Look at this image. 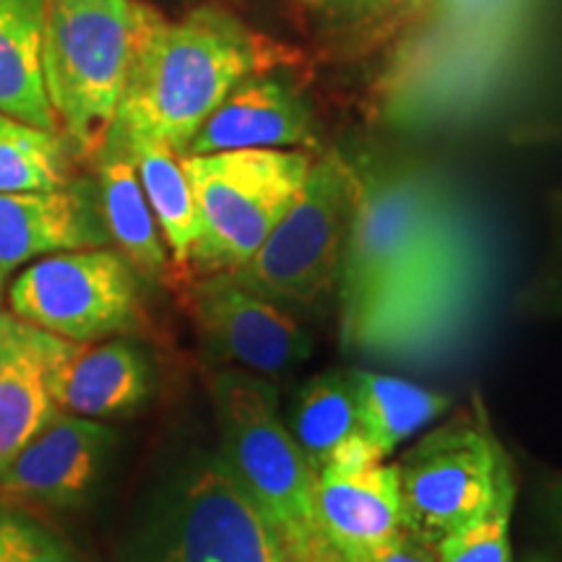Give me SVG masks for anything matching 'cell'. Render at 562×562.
Wrapping results in <instances>:
<instances>
[{
	"label": "cell",
	"mask_w": 562,
	"mask_h": 562,
	"mask_svg": "<svg viewBox=\"0 0 562 562\" xmlns=\"http://www.w3.org/2000/svg\"><path fill=\"white\" fill-rule=\"evenodd\" d=\"M261 68V42L229 13L199 9L170 21L133 0L131 63L104 144L151 140L186 154L224 97Z\"/></svg>",
	"instance_id": "1"
},
{
	"label": "cell",
	"mask_w": 562,
	"mask_h": 562,
	"mask_svg": "<svg viewBox=\"0 0 562 562\" xmlns=\"http://www.w3.org/2000/svg\"><path fill=\"white\" fill-rule=\"evenodd\" d=\"M131 47L133 0H45L47 100L83 157H97L110 136Z\"/></svg>",
	"instance_id": "2"
},
{
	"label": "cell",
	"mask_w": 562,
	"mask_h": 562,
	"mask_svg": "<svg viewBox=\"0 0 562 562\" xmlns=\"http://www.w3.org/2000/svg\"><path fill=\"white\" fill-rule=\"evenodd\" d=\"M211 398L224 467L281 542L297 544L321 533L315 516L318 476L279 417L277 389L256 372L235 368L211 378Z\"/></svg>",
	"instance_id": "3"
},
{
	"label": "cell",
	"mask_w": 562,
	"mask_h": 562,
	"mask_svg": "<svg viewBox=\"0 0 562 562\" xmlns=\"http://www.w3.org/2000/svg\"><path fill=\"white\" fill-rule=\"evenodd\" d=\"M404 531L432 547L516 490L482 402L461 409L393 463Z\"/></svg>",
	"instance_id": "4"
},
{
	"label": "cell",
	"mask_w": 562,
	"mask_h": 562,
	"mask_svg": "<svg viewBox=\"0 0 562 562\" xmlns=\"http://www.w3.org/2000/svg\"><path fill=\"white\" fill-rule=\"evenodd\" d=\"M453 214L425 175H391L360 188L339 269L347 344L357 341Z\"/></svg>",
	"instance_id": "5"
},
{
	"label": "cell",
	"mask_w": 562,
	"mask_h": 562,
	"mask_svg": "<svg viewBox=\"0 0 562 562\" xmlns=\"http://www.w3.org/2000/svg\"><path fill=\"white\" fill-rule=\"evenodd\" d=\"M311 157L284 149L182 154L203 220L191 261L235 271L261 248L311 172Z\"/></svg>",
	"instance_id": "6"
},
{
	"label": "cell",
	"mask_w": 562,
	"mask_h": 562,
	"mask_svg": "<svg viewBox=\"0 0 562 562\" xmlns=\"http://www.w3.org/2000/svg\"><path fill=\"white\" fill-rule=\"evenodd\" d=\"M357 182L339 154L311 165L300 193L281 214L237 279L252 292L286 305H315L334 286L355 216Z\"/></svg>",
	"instance_id": "7"
},
{
	"label": "cell",
	"mask_w": 562,
	"mask_h": 562,
	"mask_svg": "<svg viewBox=\"0 0 562 562\" xmlns=\"http://www.w3.org/2000/svg\"><path fill=\"white\" fill-rule=\"evenodd\" d=\"M128 562H284V542L214 456L186 474Z\"/></svg>",
	"instance_id": "8"
},
{
	"label": "cell",
	"mask_w": 562,
	"mask_h": 562,
	"mask_svg": "<svg viewBox=\"0 0 562 562\" xmlns=\"http://www.w3.org/2000/svg\"><path fill=\"white\" fill-rule=\"evenodd\" d=\"M16 318L70 341H100L136 331L138 281L123 256L102 248L53 252L13 279Z\"/></svg>",
	"instance_id": "9"
},
{
	"label": "cell",
	"mask_w": 562,
	"mask_h": 562,
	"mask_svg": "<svg viewBox=\"0 0 562 562\" xmlns=\"http://www.w3.org/2000/svg\"><path fill=\"white\" fill-rule=\"evenodd\" d=\"M516 30H484L438 21L409 42L385 83L391 117L435 121L487 97L508 66Z\"/></svg>",
	"instance_id": "10"
},
{
	"label": "cell",
	"mask_w": 562,
	"mask_h": 562,
	"mask_svg": "<svg viewBox=\"0 0 562 562\" xmlns=\"http://www.w3.org/2000/svg\"><path fill=\"white\" fill-rule=\"evenodd\" d=\"M195 326L211 351L256 375H277L311 355V336L279 302L214 271L191 290Z\"/></svg>",
	"instance_id": "11"
},
{
	"label": "cell",
	"mask_w": 562,
	"mask_h": 562,
	"mask_svg": "<svg viewBox=\"0 0 562 562\" xmlns=\"http://www.w3.org/2000/svg\"><path fill=\"white\" fill-rule=\"evenodd\" d=\"M45 381L58 409L89 419L138 409L151 393V368L138 344L70 341L40 328Z\"/></svg>",
	"instance_id": "12"
},
{
	"label": "cell",
	"mask_w": 562,
	"mask_h": 562,
	"mask_svg": "<svg viewBox=\"0 0 562 562\" xmlns=\"http://www.w3.org/2000/svg\"><path fill=\"white\" fill-rule=\"evenodd\" d=\"M117 432L100 419L58 409L13 456L0 490L24 501L68 508L81 503L100 480Z\"/></svg>",
	"instance_id": "13"
},
{
	"label": "cell",
	"mask_w": 562,
	"mask_h": 562,
	"mask_svg": "<svg viewBox=\"0 0 562 562\" xmlns=\"http://www.w3.org/2000/svg\"><path fill=\"white\" fill-rule=\"evenodd\" d=\"M313 140L311 112L300 97L277 79L250 74L203 121L186 154L284 149Z\"/></svg>",
	"instance_id": "14"
},
{
	"label": "cell",
	"mask_w": 562,
	"mask_h": 562,
	"mask_svg": "<svg viewBox=\"0 0 562 562\" xmlns=\"http://www.w3.org/2000/svg\"><path fill=\"white\" fill-rule=\"evenodd\" d=\"M104 232L87 188L0 193V271H13L40 256L97 248Z\"/></svg>",
	"instance_id": "15"
},
{
	"label": "cell",
	"mask_w": 562,
	"mask_h": 562,
	"mask_svg": "<svg viewBox=\"0 0 562 562\" xmlns=\"http://www.w3.org/2000/svg\"><path fill=\"white\" fill-rule=\"evenodd\" d=\"M315 516L344 560L391 542L404 533L396 469L375 463L357 474H318Z\"/></svg>",
	"instance_id": "16"
},
{
	"label": "cell",
	"mask_w": 562,
	"mask_h": 562,
	"mask_svg": "<svg viewBox=\"0 0 562 562\" xmlns=\"http://www.w3.org/2000/svg\"><path fill=\"white\" fill-rule=\"evenodd\" d=\"M55 412L40 328L13 313H0V474Z\"/></svg>",
	"instance_id": "17"
},
{
	"label": "cell",
	"mask_w": 562,
	"mask_h": 562,
	"mask_svg": "<svg viewBox=\"0 0 562 562\" xmlns=\"http://www.w3.org/2000/svg\"><path fill=\"white\" fill-rule=\"evenodd\" d=\"M45 0H0V112L58 133L42 70Z\"/></svg>",
	"instance_id": "18"
},
{
	"label": "cell",
	"mask_w": 562,
	"mask_h": 562,
	"mask_svg": "<svg viewBox=\"0 0 562 562\" xmlns=\"http://www.w3.org/2000/svg\"><path fill=\"white\" fill-rule=\"evenodd\" d=\"M97 161L102 216L110 237L123 250L131 269L146 279H161L167 271V250L131 154L121 146H102Z\"/></svg>",
	"instance_id": "19"
},
{
	"label": "cell",
	"mask_w": 562,
	"mask_h": 562,
	"mask_svg": "<svg viewBox=\"0 0 562 562\" xmlns=\"http://www.w3.org/2000/svg\"><path fill=\"white\" fill-rule=\"evenodd\" d=\"M121 149L128 151L136 165L140 188H144L154 220H157L165 243L170 245L175 261L188 263L203 235V220L193 186L182 167V154L161 144H151V140H138V144L121 146Z\"/></svg>",
	"instance_id": "20"
},
{
	"label": "cell",
	"mask_w": 562,
	"mask_h": 562,
	"mask_svg": "<svg viewBox=\"0 0 562 562\" xmlns=\"http://www.w3.org/2000/svg\"><path fill=\"white\" fill-rule=\"evenodd\" d=\"M347 381L355 391L362 430L375 442L383 459L448 409V398L440 393L383 372L349 370Z\"/></svg>",
	"instance_id": "21"
},
{
	"label": "cell",
	"mask_w": 562,
	"mask_h": 562,
	"mask_svg": "<svg viewBox=\"0 0 562 562\" xmlns=\"http://www.w3.org/2000/svg\"><path fill=\"white\" fill-rule=\"evenodd\" d=\"M360 430V412H357V398L347 375L328 372V375L313 378L294 396L292 435L315 476L328 456Z\"/></svg>",
	"instance_id": "22"
},
{
	"label": "cell",
	"mask_w": 562,
	"mask_h": 562,
	"mask_svg": "<svg viewBox=\"0 0 562 562\" xmlns=\"http://www.w3.org/2000/svg\"><path fill=\"white\" fill-rule=\"evenodd\" d=\"M70 182L66 144L0 112V193L53 191Z\"/></svg>",
	"instance_id": "23"
},
{
	"label": "cell",
	"mask_w": 562,
	"mask_h": 562,
	"mask_svg": "<svg viewBox=\"0 0 562 562\" xmlns=\"http://www.w3.org/2000/svg\"><path fill=\"white\" fill-rule=\"evenodd\" d=\"M516 490L503 492L490 510L435 544L438 562H513L510 510Z\"/></svg>",
	"instance_id": "24"
},
{
	"label": "cell",
	"mask_w": 562,
	"mask_h": 562,
	"mask_svg": "<svg viewBox=\"0 0 562 562\" xmlns=\"http://www.w3.org/2000/svg\"><path fill=\"white\" fill-rule=\"evenodd\" d=\"M0 562H83L74 547L37 518L0 508Z\"/></svg>",
	"instance_id": "25"
},
{
	"label": "cell",
	"mask_w": 562,
	"mask_h": 562,
	"mask_svg": "<svg viewBox=\"0 0 562 562\" xmlns=\"http://www.w3.org/2000/svg\"><path fill=\"white\" fill-rule=\"evenodd\" d=\"M529 0H435L438 21L484 30H518Z\"/></svg>",
	"instance_id": "26"
},
{
	"label": "cell",
	"mask_w": 562,
	"mask_h": 562,
	"mask_svg": "<svg viewBox=\"0 0 562 562\" xmlns=\"http://www.w3.org/2000/svg\"><path fill=\"white\" fill-rule=\"evenodd\" d=\"M344 562H438V558H435L432 547L422 544L419 539H414L412 533L404 531L396 539H391V542Z\"/></svg>",
	"instance_id": "27"
},
{
	"label": "cell",
	"mask_w": 562,
	"mask_h": 562,
	"mask_svg": "<svg viewBox=\"0 0 562 562\" xmlns=\"http://www.w3.org/2000/svg\"><path fill=\"white\" fill-rule=\"evenodd\" d=\"M284 562H344V558L323 533H315L305 542L284 544Z\"/></svg>",
	"instance_id": "28"
},
{
	"label": "cell",
	"mask_w": 562,
	"mask_h": 562,
	"mask_svg": "<svg viewBox=\"0 0 562 562\" xmlns=\"http://www.w3.org/2000/svg\"><path fill=\"white\" fill-rule=\"evenodd\" d=\"M344 9H351V11H378L383 9V5H391V3H398V0H339Z\"/></svg>",
	"instance_id": "29"
},
{
	"label": "cell",
	"mask_w": 562,
	"mask_h": 562,
	"mask_svg": "<svg viewBox=\"0 0 562 562\" xmlns=\"http://www.w3.org/2000/svg\"><path fill=\"white\" fill-rule=\"evenodd\" d=\"M550 505H552V513H554V521L562 529V482L554 484L552 492H550Z\"/></svg>",
	"instance_id": "30"
},
{
	"label": "cell",
	"mask_w": 562,
	"mask_h": 562,
	"mask_svg": "<svg viewBox=\"0 0 562 562\" xmlns=\"http://www.w3.org/2000/svg\"><path fill=\"white\" fill-rule=\"evenodd\" d=\"M3 279H5V271H0V300H3Z\"/></svg>",
	"instance_id": "31"
}]
</instances>
